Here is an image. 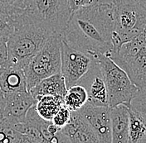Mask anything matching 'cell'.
Segmentation results:
<instances>
[{"mask_svg":"<svg viewBox=\"0 0 146 143\" xmlns=\"http://www.w3.org/2000/svg\"><path fill=\"white\" fill-rule=\"evenodd\" d=\"M115 6L95 3L76 10L71 14L62 39L72 48L90 55L101 53L110 56L113 51Z\"/></svg>","mask_w":146,"mask_h":143,"instance_id":"6da1fadb","label":"cell"},{"mask_svg":"<svg viewBox=\"0 0 146 143\" xmlns=\"http://www.w3.org/2000/svg\"><path fill=\"white\" fill-rule=\"evenodd\" d=\"M27 0H0V16L11 18L24 12Z\"/></svg>","mask_w":146,"mask_h":143,"instance_id":"d6986e66","label":"cell"},{"mask_svg":"<svg viewBox=\"0 0 146 143\" xmlns=\"http://www.w3.org/2000/svg\"><path fill=\"white\" fill-rule=\"evenodd\" d=\"M145 38H146V27H145Z\"/></svg>","mask_w":146,"mask_h":143,"instance_id":"f1b7e54d","label":"cell"},{"mask_svg":"<svg viewBox=\"0 0 146 143\" xmlns=\"http://www.w3.org/2000/svg\"><path fill=\"white\" fill-rule=\"evenodd\" d=\"M65 105L64 98L46 95L36 101L35 108L38 115L46 121H52L58 110Z\"/></svg>","mask_w":146,"mask_h":143,"instance_id":"2e32d148","label":"cell"},{"mask_svg":"<svg viewBox=\"0 0 146 143\" xmlns=\"http://www.w3.org/2000/svg\"><path fill=\"white\" fill-rule=\"evenodd\" d=\"M29 92L37 101L40 98L46 95L64 98L67 92V88L62 74L59 73L40 81Z\"/></svg>","mask_w":146,"mask_h":143,"instance_id":"9a60e30c","label":"cell"},{"mask_svg":"<svg viewBox=\"0 0 146 143\" xmlns=\"http://www.w3.org/2000/svg\"><path fill=\"white\" fill-rule=\"evenodd\" d=\"M129 108L146 123V86L139 89L135 96L131 100Z\"/></svg>","mask_w":146,"mask_h":143,"instance_id":"ffe728a7","label":"cell"},{"mask_svg":"<svg viewBox=\"0 0 146 143\" xmlns=\"http://www.w3.org/2000/svg\"><path fill=\"white\" fill-rule=\"evenodd\" d=\"M95 3H97V0H69V7L72 13L78 9Z\"/></svg>","mask_w":146,"mask_h":143,"instance_id":"603a6c76","label":"cell"},{"mask_svg":"<svg viewBox=\"0 0 146 143\" xmlns=\"http://www.w3.org/2000/svg\"><path fill=\"white\" fill-rule=\"evenodd\" d=\"M71 115H72V112L66 107V105H63L55 114L52 122L55 125L57 126L60 129H62L69 123L71 119Z\"/></svg>","mask_w":146,"mask_h":143,"instance_id":"44dd1931","label":"cell"},{"mask_svg":"<svg viewBox=\"0 0 146 143\" xmlns=\"http://www.w3.org/2000/svg\"><path fill=\"white\" fill-rule=\"evenodd\" d=\"M26 12L52 33L60 35L72 14L69 0H27Z\"/></svg>","mask_w":146,"mask_h":143,"instance_id":"52a82bcc","label":"cell"},{"mask_svg":"<svg viewBox=\"0 0 146 143\" xmlns=\"http://www.w3.org/2000/svg\"><path fill=\"white\" fill-rule=\"evenodd\" d=\"M62 42V35L52 34L40 51L28 61L23 70L28 91L40 81L61 73Z\"/></svg>","mask_w":146,"mask_h":143,"instance_id":"5b68a950","label":"cell"},{"mask_svg":"<svg viewBox=\"0 0 146 143\" xmlns=\"http://www.w3.org/2000/svg\"><path fill=\"white\" fill-rule=\"evenodd\" d=\"M11 24L13 29L8 36L7 63L24 70L28 61L53 33L26 10L12 17Z\"/></svg>","mask_w":146,"mask_h":143,"instance_id":"7a4b0ae2","label":"cell"},{"mask_svg":"<svg viewBox=\"0 0 146 143\" xmlns=\"http://www.w3.org/2000/svg\"><path fill=\"white\" fill-rule=\"evenodd\" d=\"M111 143H128L129 135V107L120 104L110 107Z\"/></svg>","mask_w":146,"mask_h":143,"instance_id":"5bb4252c","label":"cell"},{"mask_svg":"<svg viewBox=\"0 0 146 143\" xmlns=\"http://www.w3.org/2000/svg\"><path fill=\"white\" fill-rule=\"evenodd\" d=\"M136 2L143 9L146 10V0H136Z\"/></svg>","mask_w":146,"mask_h":143,"instance_id":"83f0119b","label":"cell"},{"mask_svg":"<svg viewBox=\"0 0 146 143\" xmlns=\"http://www.w3.org/2000/svg\"><path fill=\"white\" fill-rule=\"evenodd\" d=\"M62 131L69 137L71 143H100L78 111L72 112L69 123L62 128Z\"/></svg>","mask_w":146,"mask_h":143,"instance_id":"7c38bea8","label":"cell"},{"mask_svg":"<svg viewBox=\"0 0 146 143\" xmlns=\"http://www.w3.org/2000/svg\"><path fill=\"white\" fill-rule=\"evenodd\" d=\"M78 112L91 127L100 143H111L110 107L86 103Z\"/></svg>","mask_w":146,"mask_h":143,"instance_id":"9c48e42d","label":"cell"},{"mask_svg":"<svg viewBox=\"0 0 146 143\" xmlns=\"http://www.w3.org/2000/svg\"><path fill=\"white\" fill-rule=\"evenodd\" d=\"M61 74L67 89L77 84L95 63V59L91 55L74 49L63 39L61 46Z\"/></svg>","mask_w":146,"mask_h":143,"instance_id":"ba28073f","label":"cell"},{"mask_svg":"<svg viewBox=\"0 0 146 143\" xmlns=\"http://www.w3.org/2000/svg\"><path fill=\"white\" fill-rule=\"evenodd\" d=\"M77 84H81L86 90L88 94L86 103L94 106H108L106 86L96 60L90 71L82 77Z\"/></svg>","mask_w":146,"mask_h":143,"instance_id":"8fae6325","label":"cell"},{"mask_svg":"<svg viewBox=\"0 0 146 143\" xmlns=\"http://www.w3.org/2000/svg\"><path fill=\"white\" fill-rule=\"evenodd\" d=\"M5 106L3 120L9 126L25 123L28 110L36 105V100L29 91L4 94Z\"/></svg>","mask_w":146,"mask_h":143,"instance_id":"30bf717a","label":"cell"},{"mask_svg":"<svg viewBox=\"0 0 146 143\" xmlns=\"http://www.w3.org/2000/svg\"><path fill=\"white\" fill-rule=\"evenodd\" d=\"M45 143H71L69 137L64 133L62 129L54 135V136Z\"/></svg>","mask_w":146,"mask_h":143,"instance_id":"d4e9b609","label":"cell"},{"mask_svg":"<svg viewBox=\"0 0 146 143\" xmlns=\"http://www.w3.org/2000/svg\"><path fill=\"white\" fill-rule=\"evenodd\" d=\"M5 106V97L3 93L0 90V122L3 118V109Z\"/></svg>","mask_w":146,"mask_h":143,"instance_id":"4316f807","label":"cell"},{"mask_svg":"<svg viewBox=\"0 0 146 143\" xmlns=\"http://www.w3.org/2000/svg\"><path fill=\"white\" fill-rule=\"evenodd\" d=\"M100 67L108 96V106L114 107L124 104L129 107L139 88L133 84L127 73L109 56L101 53L91 55Z\"/></svg>","mask_w":146,"mask_h":143,"instance_id":"3957f363","label":"cell"},{"mask_svg":"<svg viewBox=\"0 0 146 143\" xmlns=\"http://www.w3.org/2000/svg\"><path fill=\"white\" fill-rule=\"evenodd\" d=\"M8 36H3L0 37V66L4 65L9 59Z\"/></svg>","mask_w":146,"mask_h":143,"instance_id":"7402d4cb","label":"cell"},{"mask_svg":"<svg viewBox=\"0 0 146 143\" xmlns=\"http://www.w3.org/2000/svg\"><path fill=\"white\" fill-rule=\"evenodd\" d=\"M0 90L3 94L27 91L23 70L7 62L0 66Z\"/></svg>","mask_w":146,"mask_h":143,"instance_id":"4fadbf2b","label":"cell"},{"mask_svg":"<svg viewBox=\"0 0 146 143\" xmlns=\"http://www.w3.org/2000/svg\"><path fill=\"white\" fill-rule=\"evenodd\" d=\"M87 101L88 94L86 90L81 84H76L67 89L64 97V103L71 112L79 111L86 104Z\"/></svg>","mask_w":146,"mask_h":143,"instance_id":"e0dca14e","label":"cell"},{"mask_svg":"<svg viewBox=\"0 0 146 143\" xmlns=\"http://www.w3.org/2000/svg\"><path fill=\"white\" fill-rule=\"evenodd\" d=\"M18 143H39L38 142L35 141L34 139L31 138L30 136H26V135L21 134L19 136V139H18Z\"/></svg>","mask_w":146,"mask_h":143,"instance_id":"484cf974","label":"cell"},{"mask_svg":"<svg viewBox=\"0 0 146 143\" xmlns=\"http://www.w3.org/2000/svg\"><path fill=\"white\" fill-rule=\"evenodd\" d=\"M110 59L127 73L137 87L146 86V38L145 32L121 45Z\"/></svg>","mask_w":146,"mask_h":143,"instance_id":"8992f818","label":"cell"},{"mask_svg":"<svg viewBox=\"0 0 146 143\" xmlns=\"http://www.w3.org/2000/svg\"><path fill=\"white\" fill-rule=\"evenodd\" d=\"M11 18L0 16V37L3 36H9L12 32Z\"/></svg>","mask_w":146,"mask_h":143,"instance_id":"cb8c5ba5","label":"cell"},{"mask_svg":"<svg viewBox=\"0 0 146 143\" xmlns=\"http://www.w3.org/2000/svg\"><path fill=\"white\" fill-rule=\"evenodd\" d=\"M146 10L136 0H119L115 6V31L112 34L113 53L121 45L145 32ZM109 56V57H110Z\"/></svg>","mask_w":146,"mask_h":143,"instance_id":"277c9868","label":"cell"},{"mask_svg":"<svg viewBox=\"0 0 146 143\" xmlns=\"http://www.w3.org/2000/svg\"><path fill=\"white\" fill-rule=\"evenodd\" d=\"M128 143H146V123L129 108Z\"/></svg>","mask_w":146,"mask_h":143,"instance_id":"ac0fdd59","label":"cell"}]
</instances>
